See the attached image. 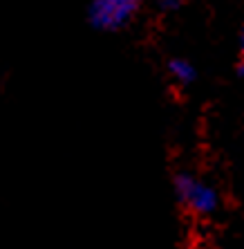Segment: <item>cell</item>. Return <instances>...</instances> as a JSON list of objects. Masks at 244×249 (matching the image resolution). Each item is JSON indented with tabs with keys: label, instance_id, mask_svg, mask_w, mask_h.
I'll return each mask as SVG.
<instances>
[{
	"label": "cell",
	"instance_id": "4",
	"mask_svg": "<svg viewBox=\"0 0 244 249\" xmlns=\"http://www.w3.org/2000/svg\"><path fill=\"white\" fill-rule=\"evenodd\" d=\"M159 5H162L163 9H175V7H179V0H162Z\"/></svg>",
	"mask_w": 244,
	"mask_h": 249
},
{
	"label": "cell",
	"instance_id": "5",
	"mask_svg": "<svg viewBox=\"0 0 244 249\" xmlns=\"http://www.w3.org/2000/svg\"><path fill=\"white\" fill-rule=\"evenodd\" d=\"M240 74L244 76V61H242V65H240Z\"/></svg>",
	"mask_w": 244,
	"mask_h": 249
},
{
	"label": "cell",
	"instance_id": "6",
	"mask_svg": "<svg viewBox=\"0 0 244 249\" xmlns=\"http://www.w3.org/2000/svg\"><path fill=\"white\" fill-rule=\"evenodd\" d=\"M242 50H244V36H242Z\"/></svg>",
	"mask_w": 244,
	"mask_h": 249
},
{
	"label": "cell",
	"instance_id": "1",
	"mask_svg": "<svg viewBox=\"0 0 244 249\" xmlns=\"http://www.w3.org/2000/svg\"><path fill=\"white\" fill-rule=\"evenodd\" d=\"M175 193L188 211L197 215H209L220 207V196L215 189L191 173L175 175Z\"/></svg>",
	"mask_w": 244,
	"mask_h": 249
},
{
	"label": "cell",
	"instance_id": "3",
	"mask_svg": "<svg viewBox=\"0 0 244 249\" xmlns=\"http://www.w3.org/2000/svg\"><path fill=\"white\" fill-rule=\"evenodd\" d=\"M168 72L170 76H173L177 83H191L195 81V68H193L188 61H184V58H173L168 63Z\"/></svg>",
	"mask_w": 244,
	"mask_h": 249
},
{
	"label": "cell",
	"instance_id": "2",
	"mask_svg": "<svg viewBox=\"0 0 244 249\" xmlns=\"http://www.w3.org/2000/svg\"><path fill=\"white\" fill-rule=\"evenodd\" d=\"M141 0H94L90 5V23L97 29H119L137 14Z\"/></svg>",
	"mask_w": 244,
	"mask_h": 249
}]
</instances>
